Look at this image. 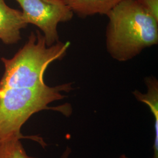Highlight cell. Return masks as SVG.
Here are the masks:
<instances>
[{
    "instance_id": "cell-4",
    "label": "cell",
    "mask_w": 158,
    "mask_h": 158,
    "mask_svg": "<svg viewBox=\"0 0 158 158\" xmlns=\"http://www.w3.org/2000/svg\"><path fill=\"white\" fill-rule=\"evenodd\" d=\"M23 10L25 22L38 27L46 45L59 42L57 25L70 21L74 13L64 0H15Z\"/></svg>"
},
{
    "instance_id": "cell-7",
    "label": "cell",
    "mask_w": 158,
    "mask_h": 158,
    "mask_svg": "<svg viewBox=\"0 0 158 158\" xmlns=\"http://www.w3.org/2000/svg\"><path fill=\"white\" fill-rule=\"evenodd\" d=\"M145 81L148 87L147 93L139 91L133 92L137 100L146 104L149 107L155 119V140L153 145V158H158V81L154 77H147Z\"/></svg>"
},
{
    "instance_id": "cell-2",
    "label": "cell",
    "mask_w": 158,
    "mask_h": 158,
    "mask_svg": "<svg viewBox=\"0 0 158 158\" xmlns=\"http://www.w3.org/2000/svg\"><path fill=\"white\" fill-rule=\"evenodd\" d=\"M72 90L69 83L50 87L45 85L33 88H11L0 91V142L11 137L34 140L44 147L43 139L38 136H23L21 130L33 114L45 110L64 114L65 104L49 107L52 102L66 97L62 92Z\"/></svg>"
},
{
    "instance_id": "cell-3",
    "label": "cell",
    "mask_w": 158,
    "mask_h": 158,
    "mask_svg": "<svg viewBox=\"0 0 158 158\" xmlns=\"http://www.w3.org/2000/svg\"><path fill=\"white\" fill-rule=\"evenodd\" d=\"M70 42L46 45L39 31L31 32L28 40L14 56L1 57L4 72L0 80V91L11 88H33L44 85V74L51 63L66 56Z\"/></svg>"
},
{
    "instance_id": "cell-1",
    "label": "cell",
    "mask_w": 158,
    "mask_h": 158,
    "mask_svg": "<svg viewBox=\"0 0 158 158\" xmlns=\"http://www.w3.org/2000/svg\"><path fill=\"white\" fill-rule=\"evenodd\" d=\"M106 15V47L114 59L130 60L158 44V21L137 0H124Z\"/></svg>"
},
{
    "instance_id": "cell-10",
    "label": "cell",
    "mask_w": 158,
    "mask_h": 158,
    "mask_svg": "<svg viewBox=\"0 0 158 158\" xmlns=\"http://www.w3.org/2000/svg\"><path fill=\"white\" fill-rule=\"evenodd\" d=\"M70 152V150L69 148L66 149L65 152L63 153L62 156H61L60 158H68Z\"/></svg>"
},
{
    "instance_id": "cell-9",
    "label": "cell",
    "mask_w": 158,
    "mask_h": 158,
    "mask_svg": "<svg viewBox=\"0 0 158 158\" xmlns=\"http://www.w3.org/2000/svg\"><path fill=\"white\" fill-rule=\"evenodd\" d=\"M143 7L158 21V0H137Z\"/></svg>"
},
{
    "instance_id": "cell-11",
    "label": "cell",
    "mask_w": 158,
    "mask_h": 158,
    "mask_svg": "<svg viewBox=\"0 0 158 158\" xmlns=\"http://www.w3.org/2000/svg\"><path fill=\"white\" fill-rule=\"evenodd\" d=\"M128 158L127 157H126L125 156V155H121V156H120V158Z\"/></svg>"
},
{
    "instance_id": "cell-6",
    "label": "cell",
    "mask_w": 158,
    "mask_h": 158,
    "mask_svg": "<svg viewBox=\"0 0 158 158\" xmlns=\"http://www.w3.org/2000/svg\"><path fill=\"white\" fill-rule=\"evenodd\" d=\"M74 14L85 18L96 14L107 15L124 0H64Z\"/></svg>"
},
{
    "instance_id": "cell-5",
    "label": "cell",
    "mask_w": 158,
    "mask_h": 158,
    "mask_svg": "<svg viewBox=\"0 0 158 158\" xmlns=\"http://www.w3.org/2000/svg\"><path fill=\"white\" fill-rule=\"evenodd\" d=\"M27 25L22 11L9 6L5 0H0V40L4 44H17L21 39V30Z\"/></svg>"
},
{
    "instance_id": "cell-8",
    "label": "cell",
    "mask_w": 158,
    "mask_h": 158,
    "mask_svg": "<svg viewBox=\"0 0 158 158\" xmlns=\"http://www.w3.org/2000/svg\"><path fill=\"white\" fill-rule=\"evenodd\" d=\"M20 139L11 137L0 142V158H36L27 154Z\"/></svg>"
}]
</instances>
